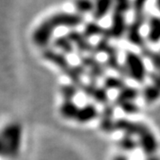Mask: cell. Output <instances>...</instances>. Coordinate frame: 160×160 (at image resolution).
Masks as SVG:
<instances>
[{
	"mask_svg": "<svg viewBox=\"0 0 160 160\" xmlns=\"http://www.w3.org/2000/svg\"><path fill=\"white\" fill-rule=\"evenodd\" d=\"M0 136L3 138L7 148V158H16L20 153L22 127L19 123H12L6 126L0 132Z\"/></svg>",
	"mask_w": 160,
	"mask_h": 160,
	"instance_id": "6da1fadb",
	"label": "cell"
},
{
	"mask_svg": "<svg viewBox=\"0 0 160 160\" xmlns=\"http://www.w3.org/2000/svg\"><path fill=\"white\" fill-rule=\"evenodd\" d=\"M124 66L129 78L140 84L145 81L148 76V72L142 55L131 50L126 51Z\"/></svg>",
	"mask_w": 160,
	"mask_h": 160,
	"instance_id": "7a4b0ae2",
	"label": "cell"
},
{
	"mask_svg": "<svg viewBox=\"0 0 160 160\" xmlns=\"http://www.w3.org/2000/svg\"><path fill=\"white\" fill-rule=\"evenodd\" d=\"M80 63L86 69V77L88 83L97 84L98 80L106 77L107 69L104 63L98 61L96 56L83 54L79 55Z\"/></svg>",
	"mask_w": 160,
	"mask_h": 160,
	"instance_id": "3957f363",
	"label": "cell"
},
{
	"mask_svg": "<svg viewBox=\"0 0 160 160\" xmlns=\"http://www.w3.org/2000/svg\"><path fill=\"white\" fill-rule=\"evenodd\" d=\"M48 22L54 29L61 27L76 28L84 22V16L78 12H58L47 18Z\"/></svg>",
	"mask_w": 160,
	"mask_h": 160,
	"instance_id": "277c9868",
	"label": "cell"
},
{
	"mask_svg": "<svg viewBox=\"0 0 160 160\" xmlns=\"http://www.w3.org/2000/svg\"><path fill=\"white\" fill-rule=\"evenodd\" d=\"M66 36L69 38L75 48L79 52V55L88 54L96 56L95 46L92 44L89 39L83 34V32L78 31L76 29H70Z\"/></svg>",
	"mask_w": 160,
	"mask_h": 160,
	"instance_id": "5b68a950",
	"label": "cell"
},
{
	"mask_svg": "<svg viewBox=\"0 0 160 160\" xmlns=\"http://www.w3.org/2000/svg\"><path fill=\"white\" fill-rule=\"evenodd\" d=\"M54 28L51 23L46 19L35 29L32 33V41L36 46L40 48H46L51 42L52 35L54 33Z\"/></svg>",
	"mask_w": 160,
	"mask_h": 160,
	"instance_id": "8992f818",
	"label": "cell"
},
{
	"mask_svg": "<svg viewBox=\"0 0 160 160\" xmlns=\"http://www.w3.org/2000/svg\"><path fill=\"white\" fill-rule=\"evenodd\" d=\"M148 130H149V127L141 122H134L126 118H120L115 121V131L122 132H124V135L140 137Z\"/></svg>",
	"mask_w": 160,
	"mask_h": 160,
	"instance_id": "52a82bcc",
	"label": "cell"
},
{
	"mask_svg": "<svg viewBox=\"0 0 160 160\" xmlns=\"http://www.w3.org/2000/svg\"><path fill=\"white\" fill-rule=\"evenodd\" d=\"M79 91L87 98H91L95 102L106 105L109 103L108 92L103 87L99 86L97 84H83L79 88Z\"/></svg>",
	"mask_w": 160,
	"mask_h": 160,
	"instance_id": "ba28073f",
	"label": "cell"
},
{
	"mask_svg": "<svg viewBox=\"0 0 160 160\" xmlns=\"http://www.w3.org/2000/svg\"><path fill=\"white\" fill-rule=\"evenodd\" d=\"M127 26L126 13L113 10L111 16V25L108 28L110 38L117 40L123 38L126 33Z\"/></svg>",
	"mask_w": 160,
	"mask_h": 160,
	"instance_id": "9c48e42d",
	"label": "cell"
},
{
	"mask_svg": "<svg viewBox=\"0 0 160 160\" xmlns=\"http://www.w3.org/2000/svg\"><path fill=\"white\" fill-rule=\"evenodd\" d=\"M115 105L108 103L104 105L100 114L99 127L105 133H111L115 131Z\"/></svg>",
	"mask_w": 160,
	"mask_h": 160,
	"instance_id": "30bf717a",
	"label": "cell"
},
{
	"mask_svg": "<svg viewBox=\"0 0 160 160\" xmlns=\"http://www.w3.org/2000/svg\"><path fill=\"white\" fill-rule=\"evenodd\" d=\"M42 56L46 61L52 63L53 65H55L57 68H59V69L62 71V73L64 72L71 65L66 54H64L61 52L55 51L51 48H46L42 52Z\"/></svg>",
	"mask_w": 160,
	"mask_h": 160,
	"instance_id": "8fae6325",
	"label": "cell"
},
{
	"mask_svg": "<svg viewBox=\"0 0 160 160\" xmlns=\"http://www.w3.org/2000/svg\"><path fill=\"white\" fill-rule=\"evenodd\" d=\"M138 145L142 149L143 153L149 158L154 157L158 148L157 138L155 137L154 133L150 131V129L139 137Z\"/></svg>",
	"mask_w": 160,
	"mask_h": 160,
	"instance_id": "7c38bea8",
	"label": "cell"
},
{
	"mask_svg": "<svg viewBox=\"0 0 160 160\" xmlns=\"http://www.w3.org/2000/svg\"><path fill=\"white\" fill-rule=\"evenodd\" d=\"M143 25L140 24L137 22L132 21L128 26L126 29V39L127 41L132 45V46H138L141 49L146 46L145 40L143 38V36L141 32V29Z\"/></svg>",
	"mask_w": 160,
	"mask_h": 160,
	"instance_id": "4fadbf2b",
	"label": "cell"
},
{
	"mask_svg": "<svg viewBox=\"0 0 160 160\" xmlns=\"http://www.w3.org/2000/svg\"><path fill=\"white\" fill-rule=\"evenodd\" d=\"M140 95V91L136 87L132 86H125L123 89H121L118 94L117 98L115 99V107H119L120 105L126 102H134Z\"/></svg>",
	"mask_w": 160,
	"mask_h": 160,
	"instance_id": "5bb4252c",
	"label": "cell"
},
{
	"mask_svg": "<svg viewBox=\"0 0 160 160\" xmlns=\"http://www.w3.org/2000/svg\"><path fill=\"white\" fill-rule=\"evenodd\" d=\"M114 6L113 0H94L93 10L92 16L95 22H98L105 17Z\"/></svg>",
	"mask_w": 160,
	"mask_h": 160,
	"instance_id": "9a60e30c",
	"label": "cell"
},
{
	"mask_svg": "<svg viewBox=\"0 0 160 160\" xmlns=\"http://www.w3.org/2000/svg\"><path fill=\"white\" fill-rule=\"evenodd\" d=\"M98 116H99V112L96 106L94 104L88 103L78 109L75 120L78 123L84 124V123H88L92 120H94Z\"/></svg>",
	"mask_w": 160,
	"mask_h": 160,
	"instance_id": "2e32d148",
	"label": "cell"
},
{
	"mask_svg": "<svg viewBox=\"0 0 160 160\" xmlns=\"http://www.w3.org/2000/svg\"><path fill=\"white\" fill-rule=\"evenodd\" d=\"M149 32L147 34V40L151 44H158L160 42V17L151 16L148 21Z\"/></svg>",
	"mask_w": 160,
	"mask_h": 160,
	"instance_id": "e0dca14e",
	"label": "cell"
},
{
	"mask_svg": "<svg viewBox=\"0 0 160 160\" xmlns=\"http://www.w3.org/2000/svg\"><path fill=\"white\" fill-rule=\"evenodd\" d=\"M105 30H106V28L98 24L97 22L92 21V22H88L85 24L84 29H83V34L85 35L88 39L90 38L98 37V36L102 38L105 34Z\"/></svg>",
	"mask_w": 160,
	"mask_h": 160,
	"instance_id": "ac0fdd59",
	"label": "cell"
},
{
	"mask_svg": "<svg viewBox=\"0 0 160 160\" xmlns=\"http://www.w3.org/2000/svg\"><path fill=\"white\" fill-rule=\"evenodd\" d=\"M53 46L57 49L60 50L61 52L64 54H72L75 52V47L71 41L69 39V38L65 35L59 36L55 39L53 40Z\"/></svg>",
	"mask_w": 160,
	"mask_h": 160,
	"instance_id": "d6986e66",
	"label": "cell"
},
{
	"mask_svg": "<svg viewBox=\"0 0 160 160\" xmlns=\"http://www.w3.org/2000/svg\"><path fill=\"white\" fill-rule=\"evenodd\" d=\"M142 57L148 59L152 67L153 70L160 72V52H156L152 49H150L148 46H144L142 49Z\"/></svg>",
	"mask_w": 160,
	"mask_h": 160,
	"instance_id": "ffe728a7",
	"label": "cell"
},
{
	"mask_svg": "<svg viewBox=\"0 0 160 160\" xmlns=\"http://www.w3.org/2000/svg\"><path fill=\"white\" fill-rule=\"evenodd\" d=\"M78 109L73 101H64L60 107V113L65 119H75Z\"/></svg>",
	"mask_w": 160,
	"mask_h": 160,
	"instance_id": "44dd1931",
	"label": "cell"
},
{
	"mask_svg": "<svg viewBox=\"0 0 160 160\" xmlns=\"http://www.w3.org/2000/svg\"><path fill=\"white\" fill-rule=\"evenodd\" d=\"M126 86V80L120 77L106 76L103 80V87L106 90H118L120 91Z\"/></svg>",
	"mask_w": 160,
	"mask_h": 160,
	"instance_id": "7402d4cb",
	"label": "cell"
},
{
	"mask_svg": "<svg viewBox=\"0 0 160 160\" xmlns=\"http://www.w3.org/2000/svg\"><path fill=\"white\" fill-rule=\"evenodd\" d=\"M144 102L147 104H152L160 98V89L153 85H147L142 91Z\"/></svg>",
	"mask_w": 160,
	"mask_h": 160,
	"instance_id": "603a6c76",
	"label": "cell"
},
{
	"mask_svg": "<svg viewBox=\"0 0 160 160\" xmlns=\"http://www.w3.org/2000/svg\"><path fill=\"white\" fill-rule=\"evenodd\" d=\"M148 0H133L132 3V8L134 12V19L133 21L141 23L142 25L144 24L146 21V16L144 13V8L146 6Z\"/></svg>",
	"mask_w": 160,
	"mask_h": 160,
	"instance_id": "cb8c5ba5",
	"label": "cell"
},
{
	"mask_svg": "<svg viewBox=\"0 0 160 160\" xmlns=\"http://www.w3.org/2000/svg\"><path fill=\"white\" fill-rule=\"evenodd\" d=\"M73 6H74L76 12L79 13L81 15L85 13L92 12L93 10L94 1L93 0H73Z\"/></svg>",
	"mask_w": 160,
	"mask_h": 160,
	"instance_id": "d4e9b609",
	"label": "cell"
},
{
	"mask_svg": "<svg viewBox=\"0 0 160 160\" xmlns=\"http://www.w3.org/2000/svg\"><path fill=\"white\" fill-rule=\"evenodd\" d=\"M118 146L120 149L126 152L132 151L139 147L138 142H136L133 138L129 135H124L121 138L118 142Z\"/></svg>",
	"mask_w": 160,
	"mask_h": 160,
	"instance_id": "484cf974",
	"label": "cell"
},
{
	"mask_svg": "<svg viewBox=\"0 0 160 160\" xmlns=\"http://www.w3.org/2000/svg\"><path fill=\"white\" fill-rule=\"evenodd\" d=\"M60 92L64 101H73V99L76 97V95L79 92V89L78 86L70 83V84L62 85L61 86Z\"/></svg>",
	"mask_w": 160,
	"mask_h": 160,
	"instance_id": "4316f807",
	"label": "cell"
},
{
	"mask_svg": "<svg viewBox=\"0 0 160 160\" xmlns=\"http://www.w3.org/2000/svg\"><path fill=\"white\" fill-rule=\"evenodd\" d=\"M113 10L126 13L132 8L131 0H113Z\"/></svg>",
	"mask_w": 160,
	"mask_h": 160,
	"instance_id": "83f0119b",
	"label": "cell"
},
{
	"mask_svg": "<svg viewBox=\"0 0 160 160\" xmlns=\"http://www.w3.org/2000/svg\"><path fill=\"white\" fill-rule=\"evenodd\" d=\"M118 108H120L124 113H126L127 115L137 114L138 112H139V110H140L139 106L134 102L124 103V104L120 105Z\"/></svg>",
	"mask_w": 160,
	"mask_h": 160,
	"instance_id": "f1b7e54d",
	"label": "cell"
},
{
	"mask_svg": "<svg viewBox=\"0 0 160 160\" xmlns=\"http://www.w3.org/2000/svg\"><path fill=\"white\" fill-rule=\"evenodd\" d=\"M0 158H7L6 144L1 136H0Z\"/></svg>",
	"mask_w": 160,
	"mask_h": 160,
	"instance_id": "f546056e",
	"label": "cell"
},
{
	"mask_svg": "<svg viewBox=\"0 0 160 160\" xmlns=\"http://www.w3.org/2000/svg\"><path fill=\"white\" fill-rule=\"evenodd\" d=\"M113 160H128L125 155H118L117 157H115Z\"/></svg>",
	"mask_w": 160,
	"mask_h": 160,
	"instance_id": "4dcf8cb0",
	"label": "cell"
},
{
	"mask_svg": "<svg viewBox=\"0 0 160 160\" xmlns=\"http://www.w3.org/2000/svg\"><path fill=\"white\" fill-rule=\"evenodd\" d=\"M156 6L158 7V9L160 12V0H156Z\"/></svg>",
	"mask_w": 160,
	"mask_h": 160,
	"instance_id": "1f68e13d",
	"label": "cell"
},
{
	"mask_svg": "<svg viewBox=\"0 0 160 160\" xmlns=\"http://www.w3.org/2000/svg\"><path fill=\"white\" fill-rule=\"evenodd\" d=\"M147 160H160V158H158V157H156V156H154V157L149 158Z\"/></svg>",
	"mask_w": 160,
	"mask_h": 160,
	"instance_id": "d6a6232c",
	"label": "cell"
}]
</instances>
